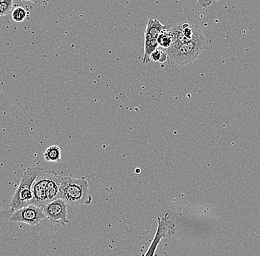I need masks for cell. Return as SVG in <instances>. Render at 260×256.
<instances>
[{
    "label": "cell",
    "instance_id": "1",
    "mask_svg": "<svg viewBox=\"0 0 260 256\" xmlns=\"http://www.w3.org/2000/svg\"><path fill=\"white\" fill-rule=\"evenodd\" d=\"M205 39L199 29L195 36L190 41L181 44H171L166 49L168 61L171 65L184 66L195 61L204 49Z\"/></svg>",
    "mask_w": 260,
    "mask_h": 256
},
{
    "label": "cell",
    "instance_id": "2",
    "mask_svg": "<svg viewBox=\"0 0 260 256\" xmlns=\"http://www.w3.org/2000/svg\"><path fill=\"white\" fill-rule=\"evenodd\" d=\"M73 204H89L92 201L89 184L85 178H71L62 177L59 199Z\"/></svg>",
    "mask_w": 260,
    "mask_h": 256
},
{
    "label": "cell",
    "instance_id": "3",
    "mask_svg": "<svg viewBox=\"0 0 260 256\" xmlns=\"http://www.w3.org/2000/svg\"><path fill=\"white\" fill-rule=\"evenodd\" d=\"M42 171L43 169L40 166L27 168L26 170L24 171L20 183L10 203V209L16 211L30 204L33 198L32 186L33 182L38 174Z\"/></svg>",
    "mask_w": 260,
    "mask_h": 256
},
{
    "label": "cell",
    "instance_id": "4",
    "mask_svg": "<svg viewBox=\"0 0 260 256\" xmlns=\"http://www.w3.org/2000/svg\"><path fill=\"white\" fill-rule=\"evenodd\" d=\"M45 218L46 216L43 209L30 204L22 209L14 211L9 221L13 222H22L31 226H38Z\"/></svg>",
    "mask_w": 260,
    "mask_h": 256
},
{
    "label": "cell",
    "instance_id": "5",
    "mask_svg": "<svg viewBox=\"0 0 260 256\" xmlns=\"http://www.w3.org/2000/svg\"><path fill=\"white\" fill-rule=\"evenodd\" d=\"M53 173L54 171H43L38 174L32 186L33 198L30 204H34L41 209H44L45 206L48 204L46 195L47 185L50 179L52 177Z\"/></svg>",
    "mask_w": 260,
    "mask_h": 256
},
{
    "label": "cell",
    "instance_id": "6",
    "mask_svg": "<svg viewBox=\"0 0 260 256\" xmlns=\"http://www.w3.org/2000/svg\"><path fill=\"white\" fill-rule=\"evenodd\" d=\"M45 216L53 223H59L65 225L68 223L67 218V204L65 200L56 199L48 203L44 209Z\"/></svg>",
    "mask_w": 260,
    "mask_h": 256
},
{
    "label": "cell",
    "instance_id": "7",
    "mask_svg": "<svg viewBox=\"0 0 260 256\" xmlns=\"http://www.w3.org/2000/svg\"><path fill=\"white\" fill-rule=\"evenodd\" d=\"M158 227L156 235L151 244L150 247L149 248L148 252L145 254L146 255H153L161 238L170 234V233H173L175 232L173 230L175 228L174 222L168 218V214H166L164 218H158Z\"/></svg>",
    "mask_w": 260,
    "mask_h": 256
},
{
    "label": "cell",
    "instance_id": "8",
    "mask_svg": "<svg viewBox=\"0 0 260 256\" xmlns=\"http://www.w3.org/2000/svg\"><path fill=\"white\" fill-rule=\"evenodd\" d=\"M62 176L59 175L57 173L54 171L52 177L50 179L47 185L46 195L48 203L59 199V191H60V184Z\"/></svg>",
    "mask_w": 260,
    "mask_h": 256
},
{
    "label": "cell",
    "instance_id": "9",
    "mask_svg": "<svg viewBox=\"0 0 260 256\" xmlns=\"http://www.w3.org/2000/svg\"><path fill=\"white\" fill-rule=\"evenodd\" d=\"M164 25H162L158 20L153 18H149L144 36L158 38L159 35L164 30Z\"/></svg>",
    "mask_w": 260,
    "mask_h": 256
},
{
    "label": "cell",
    "instance_id": "10",
    "mask_svg": "<svg viewBox=\"0 0 260 256\" xmlns=\"http://www.w3.org/2000/svg\"><path fill=\"white\" fill-rule=\"evenodd\" d=\"M159 44L157 38L144 36V54L143 57V62L148 63L150 61V56L154 51L158 49Z\"/></svg>",
    "mask_w": 260,
    "mask_h": 256
},
{
    "label": "cell",
    "instance_id": "11",
    "mask_svg": "<svg viewBox=\"0 0 260 256\" xmlns=\"http://www.w3.org/2000/svg\"><path fill=\"white\" fill-rule=\"evenodd\" d=\"M157 40H158L159 46H160L163 49H166L171 47L173 43V37L171 30L168 28V26H165L164 30L160 33Z\"/></svg>",
    "mask_w": 260,
    "mask_h": 256
},
{
    "label": "cell",
    "instance_id": "12",
    "mask_svg": "<svg viewBox=\"0 0 260 256\" xmlns=\"http://www.w3.org/2000/svg\"><path fill=\"white\" fill-rule=\"evenodd\" d=\"M62 152L60 148L57 145H51L48 147L44 153V158L47 162L51 163H59L61 161Z\"/></svg>",
    "mask_w": 260,
    "mask_h": 256
},
{
    "label": "cell",
    "instance_id": "13",
    "mask_svg": "<svg viewBox=\"0 0 260 256\" xmlns=\"http://www.w3.org/2000/svg\"><path fill=\"white\" fill-rule=\"evenodd\" d=\"M27 16H28V12L22 7L15 8L11 13L13 20L16 22H23L26 19Z\"/></svg>",
    "mask_w": 260,
    "mask_h": 256
},
{
    "label": "cell",
    "instance_id": "14",
    "mask_svg": "<svg viewBox=\"0 0 260 256\" xmlns=\"http://www.w3.org/2000/svg\"><path fill=\"white\" fill-rule=\"evenodd\" d=\"M150 60L155 62H160V63H164L166 60H168L167 54L163 50L157 49L156 50L152 53L150 56Z\"/></svg>",
    "mask_w": 260,
    "mask_h": 256
},
{
    "label": "cell",
    "instance_id": "15",
    "mask_svg": "<svg viewBox=\"0 0 260 256\" xmlns=\"http://www.w3.org/2000/svg\"><path fill=\"white\" fill-rule=\"evenodd\" d=\"M13 9V0H6L0 3V17L7 15Z\"/></svg>",
    "mask_w": 260,
    "mask_h": 256
},
{
    "label": "cell",
    "instance_id": "16",
    "mask_svg": "<svg viewBox=\"0 0 260 256\" xmlns=\"http://www.w3.org/2000/svg\"><path fill=\"white\" fill-rule=\"evenodd\" d=\"M13 212H14V211L11 209H0V219H5V220H9L10 217H11Z\"/></svg>",
    "mask_w": 260,
    "mask_h": 256
},
{
    "label": "cell",
    "instance_id": "17",
    "mask_svg": "<svg viewBox=\"0 0 260 256\" xmlns=\"http://www.w3.org/2000/svg\"><path fill=\"white\" fill-rule=\"evenodd\" d=\"M213 0H197V7L205 9L212 4Z\"/></svg>",
    "mask_w": 260,
    "mask_h": 256
},
{
    "label": "cell",
    "instance_id": "18",
    "mask_svg": "<svg viewBox=\"0 0 260 256\" xmlns=\"http://www.w3.org/2000/svg\"><path fill=\"white\" fill-rule=\"evenodd\" d=\"M38 4L41 5L43 6H46L51 0H37Z\"/></svg>",
    "mask_w": 260,
    "mask_h": 256
},
{
    "label": "cell",
    "instance_id": "19",
    "mask_svg": "<svg viewBox=\"0 0 260 256\" xmlns=\"http://www.w3.org/2000/svg\"><path fill=\"white\" fill-rule=\"evenodd\" d=\"M19 1H29V2H31V3H38V1L37 0H19Z\"/></svg>",
    "mask_w": 260,
    "mask_h": 256
},
{
    "label": "cell",
    "instance_id": "20",
    "mask_svg": "<svg viewBox=\"0 0 260 256\" xmlns=\"http://www.w3.org/2000/svg\"><path fill=\"white\" fill-rule=\"evenodd\" d=\"M5 1H6V0H0V3H3Z\"/></svg>",
    "mask_w": 260,
    "mask_h": 256
},
{
    "label": "cell",
    "instance_id": "21",
    "mask_svg": "<svg viewBox=\"0 0 260 256\" xmlns=\"http://www.w3.org/2000/svg\"><path fill=\"white\" fill-rule=\"evenodd\" d=\"M215 1H219V0H215Z\"/></svg>",
    "mask_w": 260,
    "mask_h": 256
}]
</instances>
